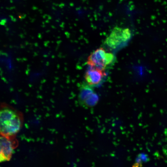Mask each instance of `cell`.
<instances>
[{"label": "cell", "instance_id": "6da1fadb", "mask_svg": "<svg viewBox=\"0 0 167 167\" xmlns=\"http://www.w3.org/2000/svg\"><path fill=\"white\" fill-rule=\"evenodd\" d=\"M22 118L16 110L6 107H2L0 112V131L1 135L10 138L20 130Z\"/></svg>", "mask_w": 167, "mask_h": 167}, {"label": "cell", "instance_id": "7a4b0ae2", "mask_svg": "<svg viewBox=\"0 0 167 167\" xmlns=\"http://www.w3.org/2000/svg\"><path fill=\"white\" fill-rule=\"evenodd\" d=\"M113 54L100 48L93 51L88 58L87 63L89 66L105 70L114 60Z\"/></svg>", "mask_w": 167, "mask_h": 167}, {"label": "cell", "instance_id": "3957f363", "mask_svg": "<svg viewBox=\"0 0 167 167\" xmlns=\"http://www.w3.org/2000/svg\"><path fill=\"white\" fill-rule=\"evenodd\" d=\"M131 36V31L129 28L116 26L106 38L105 43L109 47L115 49L128 41Z\"/></svg>", "mask_w": 167, "mask_h": 167}, {"label": "cell", "instance_id": "277c9868", "mask_svg": "<svg viewBox=\"0 0 167 167\" xmlns=\"http://www.w3.org/2000/svg\"><path fill=\"white\" fill-rule=\"evenodd\" d=\"M0 162L10 160L14 152L10 138L2 135L0 138Z\"/></svg>", "mask_w": 167, "mask_h": 167}, {"label": "cell", "instance_id": "5b68a950", "mask_svg": "<svg viewBox=\"0 0 167 167\" xmlns=\"http://www.w3.org/2000/svg\"><path fill=\"white\" fill-rule=\"evenodd\" d=\"M106 75L105 70L90 66L85 73L84 78L88 85H95L101 82Z\"/></svg>", "mask_w": 167, "mask_h": 167}, {"label": "cell", "instance_id": "8992f818", "mask_svg": "<svg viewBox=\"0 0 167 167\" xmlns=\"http://www.w3.org/2000/svg\"><path fill=\"white\" fill-rule=\"evenodd\" d=\"M94 92L93 89L88 86L82 85L80 88L78 96L79 104L82 106L84 101Z\"/></svg>", "mask_w": 167, "mask_h": 167}, {"label": "cell", "instance_id": "52a82bcc", "mask_svg": "<svg viewBox=\"0 0 167 167\" xmlns=\"http://www.w3.org/2000/svg\"><path fill=\"white\" fill-rule=\"evenodd\" d=\"M99 101V97L94 92L84 101L82 106L87 108H91L95 106Z\"/></svg>", "mask_w": 167, "mask_h": 167}, {"label": "cell", "instance_id": "ba28073f", "mask_svg": "<svg viewBox=\"0 0 167 167\" xmlns=\"http://www.w3.org/2000/svg\"><path fill=\"white\" fill-rule=\"evenodd\" d=\"M138 157L140 159L142 162H147L149 160L148 156L147 155L144 153H140L138 155Z\"/></svg>", "mask_w": 167, "mask_h": 167}]
</instances>
